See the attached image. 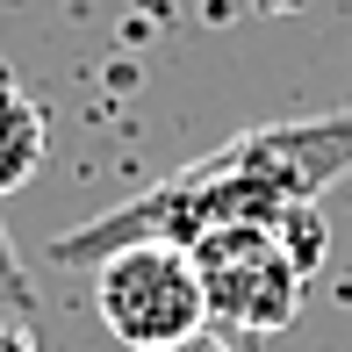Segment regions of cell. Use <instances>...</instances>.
I'll list each match as a JSON object with an SVG mask.
<instances>
[{
  "label": "cell",
  "instance_id": "cell-1",
  "mask_svg": "<svg viewBox=\"0 0 352 352\" xmlns=\"http://www.w3.org/2000/svg\"><path fill=\"white\" fill-rule=\"evenodd\" d=\"M94 309H101V324L130 352L209 331V295H201L195 252L187 245H158V237L122 245V252H108V259L94 266Z\"/></svg>",
  "mask_w": 352,
  "mask_h": 352
},
{
  "label": "cell",
  "instance_id": "cell-2",
  "mask_svg": "<svg viewBox=\"0 0 352 352\" xmlns=\"http://www.w3.org/2000/svg\"><path fill=\"white\" fill-rule=\"evenodd\" d=\"M195 266H201V295H209V324L230 331H287L302 309V274L295 259L274 245L266 223H216L209 237H195Z\"/></svg>",
  "mask_w": 352,
  "mask_h": 352
},
{
  "label": "cell",
  "instance_id": "cell-3",
  "mask_svg": "<svg viewBox=\"0 0 352 352\" xmlns=\"http://www.w3.org/2000/svg\"><path fill=\"white\" fill-rule=\"evenodd\" d=\"M209 158L230 173V180L259 187L266 201H316L324 187H338L352 173V108H338V116L266 122V130L230 137Z\"/></svg>",
  "mask_w": 352,
  "mask_h": 352
},
{
  "label": "cell",
  "instance_id": "cell-4",
  "mask_svg": "<svg viewBox=\"0 0 352 352\" xmlns=\"http://www.w3.org/2000/svg\"><path fill=\"white\" fill-rule=\"evenodd\" d=\"M43 151H51V122H43V108L0 72V201L22 195V187L36 180Z\"/></svg>",
  "mask_w": 352,
  "mask_h": 352
},
{
  "label": "cell",
  "instance_id": "cell-5",
  "mask_svg": "<svg viewBox=\"0 0 352 352\" xmlns=\"http://www.w3.org/2000/svg\"><path fill=\"white\" fill-rule=\"evenodd\" d=\"M266 230H274V245L295 259L302 280H309L316 266H324V252H331V223H324V209H316V201H287V209H274V223H266Z\"/></svg>",
  "mask_w": 352,
  "mask_h": 352
},
{
  "label": "cell",
  "instance_id": "cell-6",
  "mask_svg": "<svg viewBox=\"0 0 352 352\" xmlns=\"http://www.w3.org/2000/svg\"><path fill=\"white\" fill-rule=\"evenodd\" d=\"M0 316H36V280L22 274V259H14V245H8V230H0Z\"/></svg>",
  "mask_w": 352,
  "mask_h": 352
},
{
  "label": "cell",
  "instance_id": "cell-7",
  "mask_svg": "<svg viewBox=\"0 0 352 352\" xmlns=\"http://www.w3.org/2000/svg\"><path fill=\"white\" fill-rule=\"evenodd\" d=\"M0 352H36V331L22 316H0Z\"/></svg>",
  "mask_w": 352,
  "mask_h": 352
},
{
  "label": "cell",
  "instance_id": "cell-8",
  "mask_svg": "<svg viewBox=\"0 0 352 352\" xmlns=\"http://www.w3.org/2000/svg\"><path fill=\"white\" fill-rule=\"evenodd\" d=\"M144 352H230L216 331H195V338H173V345H144Z\"/></svg>",
  "mask_w": 352,
  "mask_h": 352
},
{
  "label": "cell",
  "instance_id": "cell-9",
  "mask_svg": "<svg viewBox=\"0 0 352 352\" xmlns=\"http://www.w3.org/2000/svg\"><path fill=\"white\" fill-rule=\"evenodd\" d=\"M252 8H266V14H295L302 0H252Z\"/></svg>",
  "mask_w": 352,
  "mask_h": 352
},
{
  "label": "cell",
  "instance_id": "cell-10",
  "mask_svg": "<svg viewBox=\"0 0 352 352\" xmlns=\"http://www.w3.org/2000/svg\"><path fill=\"white\" fill-rule=\"evenodd\" d=\"M0 72H8V65H0Z\"/></svg>",
  "mask_w": 352,
  "mask_h": 352
}]
</instances>
